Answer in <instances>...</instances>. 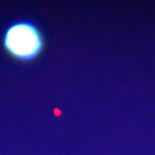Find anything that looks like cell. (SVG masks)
<instances>
[{
    "mask_svg": "<svg viewBox=\"0 0 155 155\" xmlns=\"http://www.w3.org/2000/svg\"><path fill=\"white\" fill-rule=\"evenodd\" d=\"M3 46L12 59L31 62L41 55L45 48L44 35L35 22L19 20L11 23L3 34Z\"/></svg>",
    "mask_w": 155,
    "mask_h": 155,
    "instance_id": "obj_1",
    "label": "cell"
}]
</instances>
